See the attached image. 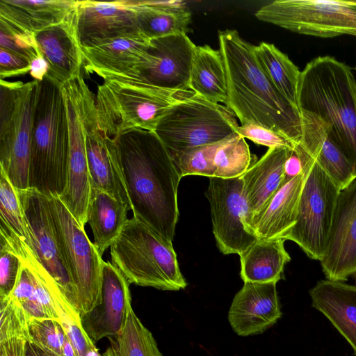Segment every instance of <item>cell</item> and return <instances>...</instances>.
Returning a JSON list of instances; mask_svg holds the SVG:
<instances>
[{
  "label": "cell",
  "instance_id": "6da1fadb",
  "mask_svg": "<svg viewBox=\"0 0 356 356\" xmlns=\"http://www.w3.org/2000/svg\"><path fill=\"white\" fill-rule=\"evenodd\" d=\"M134 217L172 241L181 177L154 131L136 129L113 138Z\"/></svg>",
  "mask_w": 356,
  "mask_h": 356
},
{
  "label": "cell",
  "instance_id": "7a4b0ae2",
  "mask_svg": "<svg viewBox=\"0 0 356 356\" xmlns=\"http://www.w3.org/2000/svg\"><path fill=\"white\" fill-rule=\"evenodd\" d=\"M219 50L227 77L229 108L242 124L254 123L272 129L295 144L301 137V117L261 69L254 45L236 30L218 33Z\"/></svg>",
  "mask_w": 356,
  "mask_h": 356
},
{
  "label": "cell",
  "instance_id": "3957f363",
  "mask_svg": "<svg viewBox=\"0 0 356 356\" xmlns=\"http://www.w3.org/2000/svg\"><path fill=\"white\" fill-rule=\"evenodd\" d=\"M297 106L329 126L356 177V80L351 68L330 56L312 59L300 73Z\"/></svg>",
  "mask_w": 356,
  "mask_h": 356
},
{
  "label": "cell",
  "instance_id": "277c9868",
  "mask_svg": "<svg viewBox=\"0 0 356 356\" xmlns=\"http://www.w3.org/2000/svg\"><path fill=\"white\" fill-rule=\"evenodd\" d=\"M69 156L67 108L60 86L46 77L38 81L33 111L29 188L60 195Z\"/></svg>",
  "mask_w": 356,
  "mask_h": 356
},
{
  "label": "cell",
  "instance_id": "5b68a950",
  "mask_svg": "<svg viewBox=\"0 0 356 356\" xmlns=\"http://www.w3.org/2000/svg\"><path fill=\"white\" fill-rule=\"evenodd\" d=\"M102 79L95 96L97 118L100 129L111 138L136 129L154 131L166 112L193 92L165 90L136 76Z\"/></svg>",
  "mask_w": 356,
  "mask_h": 356
},
{
  "label": "cell",
  "instance_id": "8992f818",
  "mask_svg": "<svg viewBox=\"0 0 356 356\" xmlns=\"http://www.w3.org/2000/svg\"><path fill=\"white\" fill-rule=\"evenodd\" d=\"M109 248L112 264L130 284L163 291L187 286L172 241L134 216Z\"/></svg>",
  "mask_w": 356,
  "mask_h": 356
},
{
  "label": "cell",
  "instance_id": "52a82bcc",
  "mask_svg": "<svg viewBox=\"0 0 356 356\" xmlns=\"http://www.w3.org/2000/svg\"><path fill=\"white\" fill-rule=\"evenodd\" d=\"M38 81H0V164L16 189L29 188L33 111Z\"/></svg>",
  "mask_w": 356,
  "mask_h": 356
},
{
  "label": "cell",
  "instance_id": "ba28073f",
  "mask_svg": "<svg viewBox=\"0 0 356 356\" xmlns=\"http://www.w3.org/2000/svg\"><path fill=\"white\" fill-rule=\"evenodd\" d=\"M238 126L236 115L226 106L193 92L166 112L154 132L170 153L223 141Z\"/></svg>",
  "mask_w": 356,
  "mask_h": 356
},
{
  "label": "cell",
  "instance_id": "9c48e42d",
  "mask_svg": "<svg viewBox=\"0 0 356 356\" xmlns=\"http://www.w3.org/2000/svg\"><path fill=\"white\" fill-rule=\"evenodd\" d=\"M297 147L302 161L304 183L297 221L285 240L298 244L309 259L321 261L341 190L299 144Z\"/></svg>",
  "mask_w": 356,
  "mask_h": 356
},
{
  "label": "cell",
  "instance_id": "30bf717a",
  "mask_svg": "<svg viewBox=\"0 0 356 356\" xmlns=\"http://www.w3.org/2000/svg\"><path fill=\"white\" fill-rule=\"evenodd\" d=\"M254 15L299 34L356 37V1L275 0L263 6Z\"/></svg>",
  "mask_w": 356,
  "mask_h": 356
},
{
  "label": "cell",
  "instance_id": "8fae6325",
  "mask_svg": "<svg viewBox=\"0 0 356 356\" xmlns=\"http://www.w3.org/2000/svg\"><path fill=\"white\" fill-rule=\"evenodd\" d=\"M54 225L76 290L81 316L99 304L104 260L85 228L74 218L58 195H49Z\"/></svg>",
  "mask_w": 356,
  "mask_h": 356
},
{
  "label": "cell",
  "instance_id": "7c38bea8",
  "mask_svg": "<svg viewBox=\"0 0 356 356\" xmlns=\"http://www.w3.org/2000/svg\"><path fill=\"white\" fill-rule=\"evenodd\" d=\"M17 193L29 245L65 298L78 312L76 287L56 231L49 196L31 188L17 189Z\"/></svg>",
  "mask_w": 356,
  "mask_h": 356
},
{
  "label": "cell",
  "instance_id": "4fadbf2b",
  "mask_svg": "<svg viewBox=\"0 0 356 356\" xmlns=\"http://www.w3.org/2000/svg\"><path fill=\"white\" fill-rule=\"evenodd\" d=\"M88 85L80 76L61 86L67 108L69 156L65 187L58 196L74 218L85 228L90 195L84 126V95Z\"/></svg>",
  "mask_w": 356,
  "mask_h": 356
},
{
  "label": "cell",
  "instance_id": "5bb4252c",
  "mask_svg": "<svg viewBox=\"0 0 356 356\" xmlns=\"http://www.w3.org/2000/svg\"><path fill=\"white\" fill-rule=\"evenodd\" d=\"M205 193L210 207L213 233L218 249L224 254H241L257 237L245 225V202L241 177H209Z\"/></svg>",
  "mask_w": 356,
  "mask_h": 356
},
{
  "label": "cell",
  "instance_id": "9a60e30c",
  "mask_svg": "<svg viewBox=\"0 0 356 356\" xmlns=\"http://www.w3.org/2000/svg\"><path fill=\"white\" fill-rule=\"evenodd\" d=\"M83 108L86 149L91 188L106 192L131 207L115 140L98 124L95 97L88 86L85 91Z\"/></svg>",
  "mask_w": 356,
  "mask_h": 356
},
{
  "label": "cell",
  "instance_id": "2e32d148",
  "mask_svg": "<svg viewBox=\"0 0 356 356\" xmlns=\"http://www.w3.org/2000/svg\"><path fill=\"white\" fill-rule=\"evenodd\" d=\"M327 280L356 282V177L340 191L326 251L320 261Z\"/></svg>",
  "mask_w": 356,
  "mask_h": 356
},
{
  "label": "cell",
  "instance_id": "e0dca14e",
  "mask_svg": "<svg viewBox=\"0 0 356 356\" xmlns=\"http://www.w3.org/2000/svg\"><path fill=\"white\" fill-rule=\"evenodd\" d=\"M195 46L186 33L151 40L139 66V77L168 90H191L190 72Z\"/></svg>",
  "mask_w": 356,
  "mask_h": 356
},
{
  "label": "cell",
  "instance_id": "ac0fdd59",
  "mask_svg": "<svg viewBox=\"0 0 356 356\" xmlns=\"http://www.w3.org/2000/svg\"><path fill=\"white\" fill-rule=\"evenodd\" d=\"M138 1H77L76 21L81 47H93L140 32Z\"/></svg>",
  "mask_w": 356,
  "mask_h": 356
},
{
  "label": "cell",
  "instance_id": "d6986e66",
  "mask_svg": "<svg viewBox=\"0 0 356 356\" xmlns=\"http://www.w3.org/2000/svg\"><path fill=\"white\" fill-rule=\"evenodd\" d=\"M129 285L112 263L104 261L101 301L81 316L82 327L94 343L115 337L124 330L133 309Z\"/></svg>",
  "mask_w": 356,
  "mask_h": 356
},
{
  "label": "cell",
  "instance_id": "ffe728a7",
  "mask_svg": "<svg viewBox=\"0 0 356 356\" xmlns=\"http://www.w3.org/2000/svg\"><path fill=\"white\" fill-rule=\"evenodd\" d=\"M277 282H245L235 295L228 312V321L238 336L261 334L282 316Z\"/></svg>",
  "mask_w": 356,
  "mask_h": 356
},
{
  "label": "cell",
  "instance_id": "44dd1931",
  "mask_svg": "<svg viewBox=\"0 0 356 356\" xmlns=\"http://www.w3.org/2000/svg\"><path fill=\"white\" fill-rule=\"evenodd\" d=\"M38 49L46 59V78L59 86L81 76L84 58L76 21V9L61 23L35 35Z\"/></svg>",
  "mask_w": 356,
  "mask_h": 356
},
{
  "label": "cell",
  "instance_id": "7402d4cb",
  "mask_svg": "<svg viewBox=\"0 0 356 356\" xmlns=\"http://www.w3.org/2000/svg\"><path fill=\"white\" fill-rule=\"evenodd\" d=\"M150 42L138 32L96 46L81 47L84 68L102 78L112 74L139 76V66Z\"/></svg>",
  "mask_w": 356,
  "mask_h": 356
},
{
  "label": "cell",
  "instance_id": "603a6c76",
  "mask_svg": "<svg viewBox=\"0 0 356 356\" xmlns=\"http://www.w3.org/2000/svg\"><path fill=\"white\" fill-rule=\"evenodd\" d=\"M301 137L298 144L329 175L340 190L356 177L342 151L332 140L329 126L318 116L300 111Z\"/></svg>",
  "mask_w": 356,
  "mask_h": 356
},
{
  "label": "cell",
  "instance_id": "cb8c5ba5",
  "mask_svg": "<svg viewBox=\"0 0 356 356\" xmlns=\"http://www.w3.org/2000/svg\"><path fill=\"white\" fill-rule=\"evenodd\" d=\"M288 150L269 148L259 160L241 176L246 207L245 225L250 232L254 218L284 182V163Z\"/></svg>",
  "mask_w": 356,
  "mask_h": 356
},
{
  "label": "cell",
  "instance_id": "d4e9b609",
  "mask_svg": "<svg viewBox=\"0 0 356 356\" xmlns=\"http://www.w3.org/2000/svg\"><path fill=\"white\" fill-rule=\"evenodd\" d=\"M76 3L74 0H1L0 24L35 35L66 19Z\"/></svg>",
  "mask_w": 356,
  "mask_h": 356
},
{
  "label": "cell",
  "instance_id": "484cf974",
  "mask_svg": "<svg viewBox=\"0 0 356 356\" xmlns=\"http://www.w3.org/2000/svg\"><path fill=\"white\" fill-rule=\"evenodd\" d=\"M303 183L302 170V173L284 182L254 218L250 229L257 239L285 240L297 221Z\"/></svg>",
  "mask_w": 356,
  "mask_h": 356
},
{
  "label": "cell",
  "instance_id": "4316f807",
  "mask_svg": "<svg viewBox=\"0 0 356 356\" xmlns=\"http://www.w3.org/2000/svg\"><path fill=\"white\" fill-rule=\"evenodd\" d=\"M312 305L331 322L356 356V286L322 280L309 291Z\"/></svg>",
  "mask_w": 356,
  "mask_h": 356
},
{
  "label": "cell",
  "instance_id": "83f0119b",
  "mask_svg": "<svg viewBox=\"0 0 356 356\" xmlns=\"http://www.w3.org/2000/svg\"><path fill=\"white\" fill-rule=\"evenodd\" d=\"M129 210L127 204L101 190L91 188L87 222L92 230V243L102 257L128 221Z\"/></svg>",
  "mask_w": 356,
  "mask_h": 356
},
{
  "label": "cell",
  "instance_id": "f1b7e54d",
  "mask_svg": "<svg viewBox=\"0 0 356 356\" xmlns=\"http://www.w3.org/2000/svg\"><path fill=\"white\" fill-rule=\"evenodd\" d=\"M284 239H257L240 254V275L244 283L277 282L291 257Z\"/></svg>",
  "mask_w": 356,
  "mask_h": 356
},
{
  "label": "cell",
  "instance_id": "f546056e",
  "mask_svg": "<svg viewBox=\"0 0 356 356\" xmlns=\"http://www.w3.org/2000/svg\"><path fill=\"white\" fill-rule=\"evenodd\" d=\"M189 88L197 95L210 102L226 104L227 77L220 50L209 45L195 46Z\"/></svg>",
  "mask_w": 356,
  "mask_h": 356
},
{
  "label": "cell",
  "instance_id": "4dcf8cb0",
  "mask_svg": "<svg viewBox=\"0 0 356 356\" xmlns=\"http://www.w3.org/2000/svg\"><path fill=\"white\" fill-rule=\"evenodd\" d=\"M140 33L149 40L187 33L191 13L181 1H138Z\"/></svg>",
  "mask_w": 356,
  "mask_h": 356
},
{
  "label": "cell",
  "instance_id": "1f68e13d",
  "mask_svg": "<svg viewBox=\"0 0 356 356\" xmlns=\"http://www.w3.org/2000/svg\"><path fill=\"white\" fill-rule=\"evenodd\" d=\"M257 62L276 89L294 107L301 71L273 44L262 42L254 47Z\"/></svg>",
  "mask_w": 356,
  "mask_h": 356
},
{
  "label": "cell",
  "instance_id": "d6a6232c",
  "mask_svg": "<svg viewBox=\"0 0 356 356\" xmlns=\"http://www.w3.org/2000/svg\"><path fill=\"white\" fill-rule=\"evenodd\" d=\"M102 356H163L152 332L131 309L124 330L109 338Z\"/></svg>",
  "mask_w": 356,
  "mask_h": 356
},
{
  "label": "cell",
  "instance_id": "836d02e7",
  "mask_svg": "<svg viewBox=\"0 0 356 356\" xmlns=\"http://www.w3.org/2000/svg\"><path fill=\"white\" fill-rule=\"evenodd\" d=\"M252 155L245 138L238 134L222 141L215 157L214 177L232 179L241 177L250 167Z\"/></svg>",
  "mask_w": 356,
  "mask_h": 356
},
{
  "label": "cell",
  "instance_id": "e575fe53",
  "mask_svg": "<svg viewBox=\"0 0 356 356\" xmlns=\"http://www.w3.org/2000/svg\"><path fill=\"white\" fill-rule=\"evenodd\" d=\"M28 334L29 341L54 356H76L59 320L29 319Z\"/></svg>",
  "mask_w": 356,
  "mask_h": 356
},
{
  "label": "cell",
  "instance_id": "d590c367",
  "mask_svg": "<svg viewBox=\"0 0 356 356\" xmlns=\"http://www.w3.org/2000/svg\"><path fill=\"white\" fill-rule=\"evenodd\" d=\"M221 142L168 154L181 177L187 175L211 177H214L216 170L215 154Z\"/></svg>",
  "mask_w": 356,
  "mask_h": 356
},
{
  "label": "cell",
  "instance_id": "8d00e7d4",
  "mask_svg": "<svg viewBox=\"0 0 356 356\" xmlns=\"http://www.w3.org/2000/svg\"><path fill=\"white\" fill-rule=\"evenodd\" d=\"M0 227L12 232L29 244L17 189L2 170H0Z\"/></svg>",
  "mask_w": 356,
  "mask_h": 356
},
{
  "label": "cell",
  "instance_id": "74e56055",
  "mask_svg": "<svg viewBox=\"0 0 356 356\" xmlns=\"http://www.w3.org/2000/svg\"><path fill=\"white\" fill-rule=\"evenodd\" d=\"M0 341L15 337L29 341V320L10 296L0 298Z\"/></svg>",
  "mask_w": 356,
  "mask_h": 356
},
{
  "label": "cell",
  "instance_id": "f35d334b",
  "mask_svg": "<svg viewBox=\"0 0 356 356\" xmlns=\"http://www.w3.org/2000/svg\"><path fill=\"white\" fill-rule=\"evenodd\" d=\"M22 261L8 243L0 236V298L8 297L13 291Z\"/></svg>",
  "mask_w": 356,
  "mask_h": 356
},
{
  "label": "cell",
  "instance_id": "ab89813d",
  "mask_svg": "<svg viewBox=\"0 0 356 356\" xmlns=\"http://www.w3.org/2000/svg\"><path fill=\"white\" fill-rule=\"evenodd\" d=\"M0 48L23 56L31 61L41 53L35 35L26 34L1 24Z\"/></svg>",
  "mask_w": 356,
  "mask_h": 356
},
{
  "label": "cell",
  "instance_id": "60d3db41",
  "mask_svg": "<svg viewBox=\"0 0 356 356\" xmlns=\"http://www.w3.org/2000/svg\"><path fill=\"white\" fill-rule=\"evenodd\" d=\"M236 133L254 143L269 148L292 149L295 143L280 134L254 123H248L238 126Z\"/></svg>",
  "mask_w": 356,
  "mask_h": 356
},
{
  "label": "cell",
  "instance_id": "b9f144b4",
  "mask_svg": "<svg viewBox=\"0 0 356 356\" xmlns=\"http://www.w3.org/2000/svg\"><path fill=\"white\" fill-rule=\"evenodd\" d=\"M31 61L27 58L0 48L1 79L29 73Z\"/></svg>",
  "mask_w": 356,
  "mask_h": 356
},
{
  "label": "cell",
  "instance_id": "7bdbcfd3",
  "mask_svg": "<svg viewBox=\"0 0 356 356\" xmlns=\"http://www.w3.org/2000/svg\"><path fill=\"white\" fill-rule=\"evenodd\" d=\"M302 161L296 144L293 149L288 150L287 156L284 163V182L288 181L298 176L302 173Z\"/></svg>",
  "mask_w": 356,
  "mask_h": 356
},
{
  "label": "cell",
  "instance_id": "ee69618b",
  "mask_svg": "<svg viewBox=\"0 0 356 356\" xmlns=\"http://www.w3.org/2000/svg\"><path fill=\"white\" fill-rule=\"evenodd\" d=\"M26 341L17 337L0 341V356H25Z\"/></svg>",
  "mask_w": 356,
  "mask_h": 356
},
{
  "label": "cell",
  "instance_id": "f6af8a7d",
  "mask_svg": "<svg viewBox=\"0 0 356 356\" xmlns=\"http://www.w3.org/2000/svg\"><path fill=\"white\" fill-rule=\"evenodd\" d=\"M48 70V63L41 52L31 60L29 74L33 80L42 81L46 77Z\"/></svg>",
  "mask_w": 356,
  "mask_h": 356
},
{
  "label": "cell",
  "instance_id": "bcb514c9",
  "mask_svg": "<svg viewBox=\"0 0 356 356\" xmlns=\"http://www.w3.org/2000/svg\"><path fill=\"white\" fill-rule=\"evenodd\" d=\"M25 356H54L42 350L33 343L27 341L26 343Z\"/></svg>",
  "mask_w": 356,
  "mask_h": 356
}]
</instances>
